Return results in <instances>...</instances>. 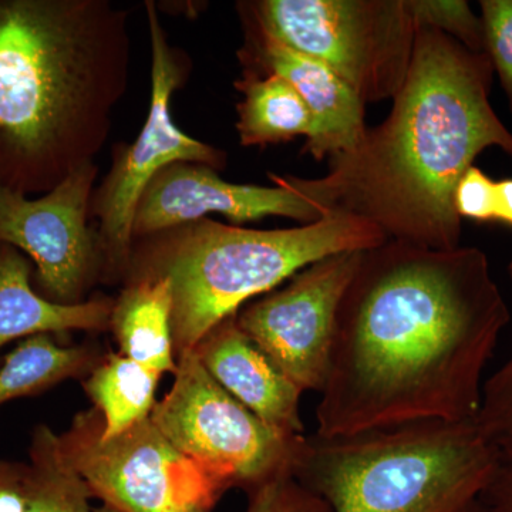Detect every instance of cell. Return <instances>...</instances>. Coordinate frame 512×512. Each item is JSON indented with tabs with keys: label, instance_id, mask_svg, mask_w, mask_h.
<instances>
[{
	"label": "cell",
	"instance_id": "obj_8",
	"mask_svg": "<svg viewBox=\"0 0 512 512\" xmlns=\"http://www.w3.org/2000/svg\"><path fill=\"white\" fill-rule=\"evenodd\" d=\"M96 407L60 434L94 498L119 512H212L228 488L170 443L151 420L104 440Z\"/></svg>",
	"mask_w": 512,
	"mask_h": 512
},
{
	"label": "cell",
	"instance_id": "obj_16",
	"mask_svg": "<svg viewBox=\"0 0 512 512\" xmlns=\"http://www.w3.org/2000/svg\"><path fill=\"white\" fill-rule=\"evenodd\" d=\"M173 312V288L167 278L131 279L114 301L110 319L121 355L161 375L175 373Z\"/></svg>",
	"mask_w": 512,
	"mask_h": 512
},
{
	"label": "cell",
	"instance_id": "obj_12",
	"mask_svg": "<svg viewBox=\"0 0 512 512\" xmlns=\"http://www.w3.org/2000/svg\"><path fill=\"white\" fill-rule=\"evenodd\" d=\"M274 187L232 184L214 168L197 163H174L150 181L138 201L133 238H146L207 215L220 214L235 224L285 217L312 224L322 218L318 208L293 187L288 175H271Z\"/></svg>",
	"mask_w": 512,
	"mask_h": 512
},
{
	"label": "cell",
	"instance_id": "obj_21",
	"mask_svg": "<svg viewBox=\"0 0 512 512\" xmlns=\"http://www.w3.org/2000/svg\"><path fill=\"white\" fill-rule=\"evenodd\" d=\"M419 28H434L471 52L485 53L483 20L464 0H409Z\"/></svg>",
	"mask_w": 512,
	"mask_h": 512
},
{
	"label": "cell",
	"instance_id": "obj_13",
	"mask_svg": "<svg viewBox=\"0 0 512 512\" xmlns=\"http://www.w3.org/2000/svg\"><path fill=\"white\" fill-rule=\"evenodd\" d=\"M248 74H278L291 83L312 116V134L303 153L316 161L338 156L359 143L367 126L366 104L325 64L282 45L249 26L247 46L241 52Z\"/></svg>",
	"mask_w": 512,
	"mask_h": 512
},
{
	"label": "cell",
	"instance_id": "obj_5",
	"mask_svg": "<svg viewBox=\"0 0 512 512\" xmlns=\"http://www.w3.org/2000/svg\"><path fill=\"white\" fill-rule=\"evenodd\" d=\"M503 457L474 420L303 441L293 477L332 512H487Z\"/></svg>",
	"mask_w": 512,
	"mask_h": 512
},
{
	"label": "cell",
	"instance_id": "obj_4",
	"mask_svg": "<svg viewBox=\"0 0 512 512\" xmlns=\"http://www.w3.org/2000/svg\"><path fill=\"white\" fill-rule=\"evenodd\" d=\"M147 238L131 252L128 268L133 279L170 281L177 356L194 350L218 323L306 266L387 241L375 225L345 215L286 229H249L204 218Z\"/></svg>",
	"mask_w": 512,
	"mask_h": 512
},
{
	"label": "cell",
	"instance_id": "obj_10",
	"mask_svg": "<svg viewBox=\"0 0 512 512\" xmlns=\"http://www.w3.org/2000/svg\"><path fill=\"white\" fill-rule=\"evenodd\" d=\"M362 254L326 256L237 312L242 332L302 392L325 389L340 301Z\"/></svg>",
	"mask_w": 512,
	"mask_h": 512
},
{
	"label": "cell",
	"instance_id": "obj_28",
	"mask_svg": "<svg viewBox=\"0 0 512 512\" xmlns=\"http://www.w3.org/2000/svg\"><path fill=\"white\" fill-rule=\"evenodd\" d=\"M494 221L512 227V178L497 181Z\"/></svg>",
	"mask_w": 512,
	"mask_h": 512
},
{
	"label": "cell",
	"instance_id": "obj_27",
	"mask_svg": "<svg viewBox=\"0 0 512 512\" xmlns=\"http://www.w3.org/2000/svg\"><path fill=\"white\" fill-rule=\"evenodd\" d=\"M487 512H512V458L503 460L484 495Z\"/></svg>",
	"mask_w": 512,
	"mask_h": 512
},
{
	"label": "cell",
	"instance_id": "obj_6",
	"mask_svg": "<svg viewBox=\"0 0 512 512\" xmlns=\"http://www.w3.org/2000/svg\"><path fill=\"white\" fill-rule=\"evenodd\" d=\"M252 28L338 74L365 104L402 89L419 26L409 0L241 3Z\"/></svg>",
	"mask_w": 512,
	"mask_h": 512
},
{
	"label": "cell",
	"instance_id": "obj_1",
	"mask_svg": "<svg viewBox=\"0 0 512 512\" xmlns=\"http://www.w3.org/2000/svg\"><path fill=\"white\" fill-rule=\"evenodd\" d=\"M510 319L481 249L386 241L363 251L340 301L316 434L476 419Z\"/></svg>",
	"mask_w": 512,
	"mask_h": 512
},
{
	"label": "cell",
	"instance_id": "obj_23",
	"mask_svg": "<svg viewBox=\"0 0 512 512\" xmlns=\"http://www.w3.org/2000/svg\"><path fill=\"white\" fill-rule=\"evenodd\" d=\"M485 53L500 77L512 111V0H481Z\"/></svg>",
	"mask_w": 512,
	"mask_h": 512
},
{
	"label": "cell",
	"instance_id": "obj_15",
	"mask_svg": "<svg viewBox=\"0 0 512 512\" xmlns=\"http://www.w3.org/2000/svg\"><path fill=\"white\" fill-rule=\"evenodd\" d=\"M30 278L28 256L0 244V350L32 336L109 328L114 301L99 298L73 305L52 302L33 289Z\"/></svg>",
	"mask_w": 512,
	"mask_h": 512
},
{
	"label": "cell",
	"instance_id": "obj_7",
	"mask_svg": "<svg viewBox=\"0 0 512 512\" xmlns=\"http://www.w3.org/2000/svg\"><path fill=\"white\" fill-rule=\"evenodd\" d=\"M151 420L178 451L225 487L251 493L269 481L293 476L303 434L265 423L212 379L194 350L177 356L170 392Z\"/></svg>",
	"mask_w": 512,
	"mask_h": 512
},
{
	"label": "cell",
	"instance_id": "obj_3",
	"mask_svg": "<svg viewBox=\"0 0 512 512\" xmlns=\"http://www.w3.org/2000/svg\"><path fill=\"white\" fill-rule=\"evenodd\" d=\"M127 74L111 3L0 0V183L39 194L93 163Z\"/></svg>",
	"mask_w": 512,
	"mask_h": 512
},
{
	"label": "cell",
	"instance_id": "obj_20",
	"mask_svg": "<svg viewBox=\"0 0 512 512\" xmlns=\"http://www.w3.org/2000/svg\"><path fill=\"white\" fill-rule=\"evenodd\" d=\"M94 494L64 454L60 434L47 424L33 430L23 512H94Z\"/></svg>",
	"mask_w": 512,
	"mask_h": 512
},
{
	"label": "cell",
	"instance_id": "obj_18",
	"mask_svg": "<svg viewBox=\"0 0 512 512\" xmlns=\"http://www.w3.org/2000/svg\"><path fill=\"white\" fill-rule=\"evenodd\" d=\"M161 376L121 353L100 359L84 380V390L103 419L104 440L120 436L151 416Z\"/></svg>",
	"mask_w": 512,
	"mask_h": 512
},
{
	"label": "cell",
	"instance_id": "obj_22",
	"mask_svg": "<svg viewBox=\"0 0 512 512\" xmlns=\"http://www.w3.org/2000/svg\"><path fill=\"white\" fill-rule=\"evenodd\" d=\"M474 423L503 460L512 458V359L484 384Z\"/></svg>",
	"mask_w": 512,
	"mask_h": 512
},
{
	"label": "cell",
	"instance_id": "obj_25",
	"mask_svg": "<svg viewBox=\"0 0 512 512\" xmlns=\"http://www.w3.org/2000/svg\"><path fill=\"white\" fill-rule=\"evenodd\" d=\"M495 187L483 170L473 165L458 181L454 194V207L460 218L477 222L494 221Z\"/></svg>",
	"mask_w": 512,
	"mask_h": 512
},
{
	"label": "cell",
	"instance_id": "obj_14",
	"mask_svg": "<svg viewBox=\"0 0 512 512\" xmlns=\"http://www.w3.org/2000/svg\"><path fill=\"white\" fill-rule=\"evenodd\" d=\"M194 352L212 379L265 423L303 434L302 390L242 332L237 315L211 329Z\"/></svg>",
	"mask_w": 512,
	"mask_h": 512
},
{
	"label": "cell",
	"instance_id": "obj_19",
	"mask_svg": "<svg viewBox=\"0 0 512 512\" xmlns=\"http://www.w3.org/2000/svg\"><path fill=\"white\" fill-rule=\"evenodd\" d=\"M99 362L93 349L59 345L55 335L22 340L0 363V406L89 375Z\"/></svg>",
	"mask_w": 512,
	"mask_h": 512
},
{
	"label": "cell",
	"instance_id": "obj_26",
	"mask_svg": "<svg viewBox=\"0 0 512 512\" xmlns=\"http://www.w3.org/2000/svg\"><path fill=\"white\" fill-rule=\"evenodd\" d=\"M28 464L0 458V512H23Z\"/></svg>",
	"mask_w": 512,
	"mask_h": 512
},
{
	"label": "cell",
	"instance_id": "obj_17",
	"mask_svg": "<svg viewBox=\"0 0 512 512\" xmlns=\"http://www.w3.org/2000/svg\"><path fill=\"white\" fill-rule=\"evenodd\" d=\"M235 86L244 94L237 107V131L242 146H268L311 136V113L284 77L245 73Z\"/></svg>",
	"mask_w": 512,
	"mask_h": 512
},
{
	"label": "cell",
	"instance_id": "obj_11",
	"mask_svg": "<svg viewBox=\"0 0 512 512\" xmlns=\"http://www.w3.org/2000/svg\"><path fill=\"white\" fill-rule=\"evenodd\" d=\"M96 174L94 163L84 164L39 198L0 183V244L32 259L49 301L82 302L92 279L99 242L87 215Z\"/></svg>",
	"mask_w": 512,
	"mask_h": 512
},
{
	"label": "cell",
	"instance_id": "obj_9",
	"mask_svg": "<svg viewBox=\"0 0 512 512\" xmlns=\"http://www.w3.org/2000/svg\"><path fill=\"white\" fill-rule=\"evenodd\" d=\"M153 67L150 111L133 144L124 147L94 201L99 218V251L113 269L130 266L133 220L138 201L150 181L174 163H197L221 170L227 156L185 134L174 123L171 99L181 82V70L157 18L156 6L147 3Z\"/></svg>",
	"mask_w": 512,
	"mask_h": 512
},
{
	"label": "cell",
	"instance_id": "obj_2",
	"mask_svg": "<svg viewBox=\"0 0 512 512\" xmlns=\"http://www.w3.org/2000/svg\"><path fill=\"white\" fill-rule=\"evenodd\" d=\"M493 64L434 28H419L412 64L389 116L329 158L322 177L288 175L320 215L375 225L387 241L453 251L458 181L484 150L512 157V133L490 103Z\"/></svg>",
	"mask_w": 512,
	"mask_h": 512
},
{
	"label": "cell",
	"instance_id": "obj_29",
	"mask_svg": "<svg viewBox=\"0 0 512 512\" xmlns=\"http://www.w3.org/2000/svg\"><path fill=\"white\" fill-rule=\"evenodd\" d=\"M94 512H119L117 510H114V508L109 507V505L101 504V507L96 508V511Z\"/></svg>",
	"mask_w": 512,
	"mask_h": 512
},
{
	"label": "cell",
	"instance_id": "obj_24",
	"mask_svg": "<svg viewBox=\"0 0 512 512\" xmlns=\"http://www.w3.org/2000/svg\"><path fill=\"white\" fill-rule=\"evenodd\" d=\"M247 512H332L319 495L293 476L269 481L248 493Z\"/></svg>",
	"mask_w": 512,
	"mask_h": 512
}]
</instances>
